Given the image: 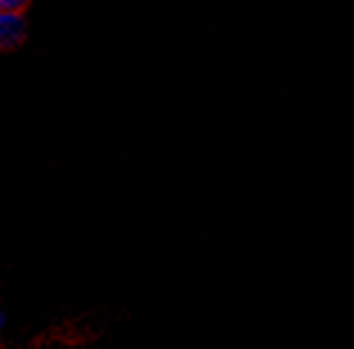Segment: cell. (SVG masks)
<instances>
[{"instance_id": "cell-3", "label": "cell", "mask_w": 354, "mask_h": 349, "mask_svg": "<svg viewBox=\"0 0 354 349\" xmlns=\"http://www.w3.org/2000/svg\"><path fill=\"white\" fill-rule=\"evenodd\" d=\"M3 329H5V316L0 313V334H3Z\"/></svg>"}, {"instance_id": "cell-1", "label": "cell", "mask_w": 354, "mask_h": 349, "mask_svg": "<svg viewBox=\"0 0 354 349\" xmlns=\"http://www.w3.org/2000/svg\"><path fill=\"white\" fill-rule=\"evenodd\" d=\"M28 25L21 12L0 10V50H14L25 41Z\"/></svg>"}, {"instance_id": "cell-2", "label": "cell", "mask_w": 354, "mask_h": 349, "mask_svg": "<svg viewBox=\"0 0 354 349\" xmlns=\"http://www.w3.org/2000/svg\"><path fill=\"white\" fill-rule=\"evenodd\" d=\"M30 0H0V10L7 12H23Z\"/></svg>"}]
</instances>
